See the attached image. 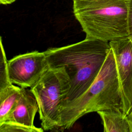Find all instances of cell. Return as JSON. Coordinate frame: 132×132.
I'll list each match as a JSON object with an SVG mask.
<instances>
[{"label":"cell","mask_w":132,"mask_h":132,"mask_svg":"<svg viewBox=\"0 0 132 132\" xmlns=\"http://www.w3.org/2000/svg\"><path fill=\"white\" fill-rule=\"evenodd\" d=\"M110 49L109 43L88 37L78 42L52 47L44 53L48 68H64L70 89L63 104L84 93L97 77Z\"/></svg>","instance_id":"1"},{"label":"cell","mask_w":132,"mask_h":132,"mask_svg":"<svg viewBox=\"0 0 132 132\" xmlns=\"http://www.w3.org/2000/svg\"><path fill=\"white\" fill-rule=\"evenodd\" d=\"M21 89L19 100L4 122L35 127L34 119L39 110L37 99L30 88L21 87Z\"/></svg>","instance_id":"7"},{"label":"cell","mask_w":132,"mask_h":132,"mask_svg":"<svg viewBox=\"0 0 132 132\" xmlns=\"http://www.w3.org/2000/svg\"><path fill=\"white\" fill-rule=\"evenodd\" d=\"M97 113L102 119L104 132H132L131 124L122 111L108 109Z\"/></svg>","instance_id":"8"},{"label":"cell","mask_w":132,"mask_h":132,"mask_svg":"<svg viewBox=\"0 0 132 132\" xmlns=\"http://www.w3.org/2000/svg\"><path fill=\"white\" fill-rule=\"evenodd\" d=\"M43 131L42 128L31 127L9 122L0 123V132H42Z\"/></svg>","instance_id":"11"},{"label":"cell","mask_w":132,"mask_h":132,"mask_svg":"<svg viewBox=\"0 0 132 132\" xmlns=\"http://www.w3.org/2000/svg\"><path fill=\"white\" fill-rule=\"evenodd\" d=\"M127 117L131 124V128H132V110H131L130 113L127 116Z\"/></svg>","instance_id":"13"},{"label":"cell","mask_w":132,"mask_h":132,"mask_svg":"<svg viewBox=\"0 0 132 132\" xmlns=\"http://www.w3.org/2000/svg\"><path fill=\"white\" fill-rule=\"evenodd\" d=\"M16 0H8L7 1V3H8V4H10L12 3H13L14 2H15Z\"/></svg>","instance_id":"15"},{"label":"cell","mask_w":132,"mask_h":132,"mask_svg":"<svg viewBox=\"0 0 132 132\" xmlns=\"http://www.w3.org/2000/svg\"><path fill=\"white\" fill-rule=\"evenodd\" d=\"M108 109L120 110L124 113L123 93L111 48L89 88L76 100L62 106L59 127L69 128L86 114Z\"/></svg>","instance_id":"2"},{"label":"cell","mask_w":132,"mask_h":132,"mask_svg":"<svg viewBox=\"0 0 132 132\" xmlns=\"http://www.w3.org/2000/svg\"><path fill=\"white\" fill-rule=\"evenodd\" d=\"M48 68L44 52H28L17 55L8 61L11 82L22 88H30Z\"/></svg>","instance_id":"5"},{"label":"cell","mask_w":132,"mask_h":132,"mask_svg":"<svg viewBox=\"0 0 132 132\" xmlns=\"http://www.w3.org/2000/svg\"><path fill=\"white\" fill-rule=\"evenodd\" d=\"M129 37L132 42V0H129Z\"/></svg>","instance_id":"12"},{"label":"cell","mask_w":132,"mask_h":132,"mask_svg":"<svg viewBox=\"0 0 132 132\" xmlns=\"http://www.w3.org/2000/svg\"><path fill=\"white\" fill-rule=\"evenodd\" d=\"M7 1L8 0H0V3L2 5H8Z\"/></svg>","instance_id":"14"},{"label":"cell","mask_w":132,"mask_h":132,"mask_svg":"<svg viewBox=\"0 0 132 132\" xmlns=\"http://www.w3.org/2000/svg\"><path fill=\"white\" fill-rule=\"evenodd\" d=\"M22 94V89L10 84L0 89V123L4 122Z\"/></svg>","instance_id":"9"},{"label":"cell","mask_w":132,"mask_h":132,"mask_svg":"<svg viewBox=\"0 0 132 132\" xmlns=\"http://www.w3.org/2000/svg\"><path fill=\"white\" fill-rule=\"evenodd\" d=\"M69 77L64 68H48L30 88L39 106L41 125L44 130L59 127L60 112L70 89Z\"/></svg>","instance_id":"4"},{"label":"cell","mask_w":132,"mask_h":132,"mask_svg":"<svg viewBox=\"0 0 132 132\" xmlns=\"http://www.w3.org/2000/svg\"><path fill=\"white\" fill-rule=\"evenodd\" d=\"M129 0H73V11L86 37L105 42L129 36Z\"/></svg>","instance_id":"3"},{"label":"cell","mask_w":132,"mask_h":132,"mask_svg":"<svg viewBox=\"0 0 132 132\" xmlns=\"http://www.w3.org/2000/svg\"><path fill=\"white\" fill-rule=\"evenodd\" d=\"M1 56H0V89H2L12 83L10 81L8 69V60H7L4 47L1 37Z\"/></svg>","instance_id":"10"},{"label":"cell","mask_w":132,"mask_h":132,"mask_svg":"<svg viewBox=\"0 0 132 132\" xmlns=\"http://www.w3.org/2000/svg\"><path fill=\"white\" fill-rule=\"evenodd\" d=\"M122 88L124 113L132 110V42L129 36L110 41Z\"/></svg>","instance_id":"6"}]
</instances>
